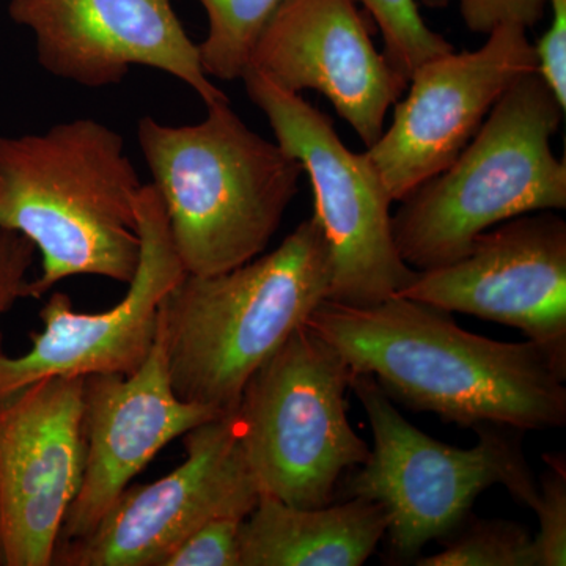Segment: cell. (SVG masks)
Instances as JSON below:
<instances>
[{
  "label": "cell",
  "instance_id": "obj_1",
  "mask_svg": "<svg viewBox=\"0 0 566 566\" xmlns=\"http://www.w3.org/2000/svg\"><path fill=\"white\" fill-rule=\"evenodd\" d=\"M307 324L353 374L446 423L553 430L566 423V378L542 348L469 333L449 312L403 296L370 307L324 301Z\"/></svg>",
  "mask_w": 566,
  "mask_h": 566
},
{
  "label": "cell",
  "instance_id": "obj_2",
  "mask_svg": "<svg viewBox=\"0 0 566 566\" xmlns=\"http://www.w3.org/2000/svg\"><path fill=\"white\" fill-rule=\"evenodd\" d=\"M142 186L120 134L93 118L0 136V227L24 234L41 253L31 297L71 275L132 282Z\"/></svg>",
  "mask_w": 566,
  "mask_h": 566
},
{
  "label": "cell",
  "instance_id": "obj_3",
  "mask_svg": "<svg viewBox=\"0 0 566 566\" xmlns=\"http://www.w3.org/2000/svg\"><path fill=\"white\" fill-rule=\"evenodd\" d=\"M333 273L315 216L266 255L226 273H186L164 296L158 322L178 397L237 411L251 376L327 300Z\"/></svg>",
  "mask_w": 566,
  "mask_h": 566
},
{
  "label": "cell",
  "instance_id": "obj_4",
  "mask_svg": "<svg viewBox=\"0 0 566 566\" xmlns=\"http://www.w3.org/2000/svg\"><path fill=\"white\" fill-rule=\"evenodd\" d=\"M186 273L212 275L256 259L300 188L304 169L277 142L252 132L229 98L196 125L137 123Z\"/></svg>",
  "mask_w": 566,
  "mask_h": 566
},
{
  "label": "cell",
  "instance_id": "obj_5",
  "mask_svg": "<svg viewBox=\"0 0 566 566\" xmlns=\"http://www.w3.org/2000/svg\"><path fill=\"white\" fill-rule=\"evenodd\" d=\"M564 115L538 71L520 77L455 161L401 200L392 230L403 262L442 266L499 223L565 210L566 164L553 150Z\"/></svg>",
  "mask_w": 566,
  "mask_h": 566
},
{
  "label": "cell",
  "instance_id": "obj_6",
  "mask_svg": "<svg viewBox=\"0 0 566 566\" xmlns=\"http://www.w3.org/2000/svg\"><path fill=\"white\" fill-rule=\"evenodd\" d=\"M374 433V447L349 482L352 497L385 506L390 553L415 564L428 543L444 542L471 517L476 497L494 485L534 506L538 485L524 458L520 430L479 424L471 449L436 441L408 422L371 375L353 374Z\"/></svg>",
  "mask_w": 566,
  "mask_h": 566
},
{
  "label": "cell",
  "instance_id": "obj_7",
  "mask_svg": "<svg viewBox=\"0 0 566 566\" xmlns=\"http://www.w3.org/2000/svg\"><path fill=\"white\" fill-rule=\"evenodd\" d=\"M353 371L304 324L251 376L234 417L260 494L303 509L329 505L370 446L354 431Z\"/></svg>",
  "mask_w": 566,
  "mask_h": 566
},
{
  "label": "cell",
  "instance_id": "obj_8",
  "mask_svg": "<svg viewBox=\"0 0 566 566\" xmlns=\"http://www.w3.org/2000/svg\"><path fill=\"white\" fill-rule=\"evenodd\" d=\"M245 92L266 115L282 150L301 163L314 189V216L333 253L327 301L370 307L403 292L417 271L395 245L389 192L365 153H354L324 112L300 93L244 71Z\"/></svg>",
  "mask_w": 566,
  "mask_h": 566
},
{
  "label": "cell",
  "instance_id": "obj_9",
  "mask_svg": "<svg viewBox=\"0 0 566 566\" xmlns=\"http://www.w3.org/2000/svg\"><path fill=\"white\" fill-rule=\"evenodd\" d=\"M185 463L150 485L128 486L87 536L61 543L55 566H161L212 517H248L260 499L234 412L192 428Z\"/></svg>",
  "mask_w": 566,
  "mask_h": 566
},
{
  "label": "cell",
  "instance_id": "obj_10",
  "mask_svg": "<svg viewBox=\"0 0 566 566\" xmlns=\"http://www.w3.org/2000/svg\"><path fill=\"white\" fill-rule=\"evenodd\" d=\"M527 31L516 22L495 25L479 50L439 55L409 76L392 123L365 151L394 202L455 161L501 96L538 71Z\"/></svg>",
  "mask_w": 566,
  "mask_h": 566
},
{
  "label": "cell",
  "instance_id": "obj_11",
  "mask_svg": "<svg viewBox=\"0 0 566 566\" xmlns=\"http://www.w3.org/2000/svg\"><path fill=\"white\" fill-rule=\"evenodd\" d=\"M397 296L516 327L566 378V222L554 212L499 223Z\"/></svg>",
  "mask_w": 566,
  "mask_h": 566
},
{
  "label": "cell",
  "instance_id": "obj_12",
  "mask_svg": "<svg viewBox=\"0 0 566 566\" xmlns=\"http://www.w3.org/2000/svg\"><path fill=\"white\" fill-rule=\"evenodd\" d=\"M85 376L0 397V566H52L85 468Z\"/></svg>",
  "mask_w": 566,
  "mask_h": 566
},
{
  "label": "cell",
  "instance_id": "obj_13",
  "mask_svg": "<svg viewBox=\"0 0 566 566\" xmlns=\"http://www.w3.org/2000/svg\"><path fill=\"white\" fill-rule=\"evenodd\" d=\"M140 259L125 297L106 312L74 311L69 294L54 293L41 308L44 327L18 357L0 354V397L50 376L132 375L150 356L164 296L186 275L158 189L137 197Z\"/></svg>",
  "mask_w": 566,
  "mask_h": 566
},
{
  "label": "cell",
  "instance_id": "obj_14",
  "mask_svg": "<svg viewBox=\"0 0 566 566\" xmlns=\"http://www.w3.org/2000/svg\"><path fill=\"white\" fill-rule=\"evenodd\" d=\"M9 14L35 35L41 69L63 81L102 88L148 66L185 82L207 106L227 99L172 0H10Z\"/></svg>",
  "mask_w": 566,
  "mask_h": 566
},
{
  "label": "cell",
  "instance_id": "obj_15",
  "mask_svg": "<svg viewBox=\"0 0 566 566\" xmlns=\"http://www.w3.org/2000/svg\"><path fill=\"white\" fill-rule=\"evenodd\" d=\"M249 66L283 91L322 93L367 148L409 82L376 50L354 0H283Z\"/></svg>",
  "mask_w": 566,
  "mask_h": 566
},
{
  "label": "cell",
  "instance_id": "obj_16",
  "mask_svg": "<svg viewBox=\"0 0 566 566\" xmlns=\"http://www.w3.org/2000/svg\"><path fill=\"white\" fill-rule=\"evenodd\" d=\"M82 405L84 476L57 545L95 531L134 476L164 447L221 416L178 397L158 334L150 356L134 374L85 376Z\"/></svg>",
  "mask_w": 566,
  "mask_h": 566
},
{
  "label": "cell",
  "instance_id": "obj_17",
  "mask_svg": "<svg viewBox=\"0 0 566 566\" xmlns=\"http://www.w3.org/2000/svg\"><path fill=\"white\" fill-rule=\"evenodd\" d=\"M387 527L385 506L367 499L303 509L260 495L241 531V566H360Z\"/></svg>",
  "mask_w": 566,
  "mask_h": 566
},
{
  "label": "cell",
  "instance_id": "obj_18",
  "mask_svg": "<svg viewBox=\"0 0 566 566\" xmlns=\"http://www.w3.org/2000/svg\"><path fill=\"white\" fill-rule=\"evenodd\" d=\"M208 17V33L199 44L200 61L210 77L232 82L243 77L256 40L283 0H197Z\"/></svg>",
  "mask_w": 566,
  "mask_h": 566
},
{
  "label": "cell",
  "instance_id": "obj_19",
  "mask_svg": "<svg viewBox=\"0 0 566 566\" xmlns=\"http://www.w3.org/2000/svg\"><path fill=\"white\" fill-rule=\"evenodd\" d=\"M534 536L513 521H464L449 538L444 549L433 556L417 557L419 566H535Z\"/></svg>",
  "mask_w": 566,
  "mask_h": 566
},
{
  "label": "cell",
  "instance_id": "obj_20",
  "mask_svg": "<svg viewBox=\"0 0 566 566\" xmlns=\"http://www.w3.org/2000/svg\"><path fill=\"white\" fill-rule=\"evenodd\" d=\"M371 14L385 39L386 57L395 69L411 76L422 63L449 54L455 48L428 28L417 0H354Z\"/></svg>",
  "mask_w": 566,
  "mask_h": 566
},
{
  "label": "cell",
  "instance_id": "obj_21",
  "mask_svg": "<svg viewBox=\"0 0 566 566\" xmlns=\"http://www.w3.org/2000/svg\"><path fill=\"white\" fill-rule=\"evenodd\" d=\"M546 471L539 479L532 510L539 528L532 539L535 566L566 565V463L560 455L545 457Z\"/></svg>",
  "mask_w": 566,
  "mask_h": 566
},
{
  "label": "cell",
  "instance_id": "obj_22",
  "mask_svg": "<svg viewBox=\"0 0 566 566\" xmlns=\"http://www.w3.org/2000/svg\"><path fill=\"white\" fill-rule=\"evenodd\" d=\"M245 516L222 515L186 536L161 566H241V531Z\"/></svg>",
  "mask_w": 566,
  "mask_h": 566
},
{
  "label": "cell",
  "instance_id": "obj_23",
  "mask_svg": "<svg viewBox=\"0 0 566 566\" xmlns=\"http://www.w3.org/2000/svg\"><path fill=\"white\" fill-rule=\"evenodd\" d=\"M36 249L31 240L0 227V319L24 297H31L29 273Z\"/></svg>",
  "mask_w": 566,
  "mask_h": 566
},
{
  "label": "cell",
  "instance_id": "obj_24",
  "mask_svg": "<svg viewBox=\"0 0 566 566\" xmlns=\"http://www.w3.org/2000/svg\"><path fill=\"white\" fill-rule=\"evenodd\" d=\"M469 31L490 33L495 25L516 22L534 28L545 17L546 0H458Z\"/></svg>",
  "mask_w": 566,
  "mask_h": 566
},
{
  "label": "cell",
  "instance_id": "obj_25",
  "mask_svg": "<svg viewBox=\"0 0 566 566\" xmlns=\"http://www.w3.org/2000/svg\"><path fill=\"white\" fill-rule=\"evenodd\" d=\"M553 11L549 29L534 44L538 73L566 109V0H546Z\"/></svg>",
  "mask_w": 566,
  "mask_h": 566
},
{
  "label": "cell",
  "instance_id": "obj_26",
  "mask_svg": "<svg viewBox=\"0 0 566 566\" xmlns=\"http://www.w3.org/2000/svg\"><path fill=\"white\" fill-rule=\"evenodd\" d=\"M417 2L422 3L427 9H446L452 0H417Z\"/></svg>",
  "mask_w": 566,
  "mask_h": 566
}]
</instances>
